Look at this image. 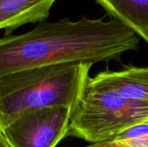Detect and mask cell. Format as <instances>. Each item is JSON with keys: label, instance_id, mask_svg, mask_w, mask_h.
Here are the masks:
<instances>
[{"label": "cell", "instance_id": "obj_1", "mask_svg": "<svg viewBox=\"0 0 148 147\" xmlns=\"http://www.w3.org/2000/svg\"><path fill=\"white\" fill-rule=\"evenodd\" d=\"M139 43V36L114 18L45 20L26 33L0 37V78L32 68L117 60Z\"/></svg>", "mask_w": 148, "mask_h": 147}, {"label": "cell", "instance_id": "obj_2", "mask_svg": "<svg viewBox=\"0 0 148 147\" xmlns=\"http://www.w3.org/2000/svg\"><path fill=\"white\" fill-rule=\"evenodd\" d=\"M91 64L62 63L16 71L0 78V129L28 112L49 107L75 109Z\"/></svg>", "mask_w": 148, "mask_h": 147}, {"label": "cell", "instance_id": "obj_3", "mask_svg": "<svg viewBox=\"0 0 148 147\" xmlns=\"http://www.w3.org/2000/svg\"><path fill=\"white\" fill-rule=\"evenodd\" d=\"M146 122L148 104L126 100L87 83L72 113L67 136L95 145L108 142L117 133Z\"/></svg>", "mask_w": 148, "mask_h": 147}, {"label": "cell", "instance_id": "obj_4", "mask_svg": "<svg viewBox=\"0 0 148 147\" xmlns=\"http://www.w3.org/2000/svg\"><path fill=\"white\" fill-rule=\"evenodd\" d=\"M74 108L49 107L28 112L1 128L10 147H56L69 132Z\"/></svg>", "mask_w": 148, "mask_h": 147}, {"label": "cell", "instance_id": "obj_5", "mask_svg": "<svg viewBox=\"0 0 148 147\" xmlns=\"http://www.w3.org/2000/svg\"><path fill=\"white\" fill-rule=\"evenodd\" d=\"M88 85L115 93L131 101L148 104V67L103 71L93 78L89 77Z\"/></svg>", "mask_w": 148, "mask_h": 147}, {"label": "cell", "instance_id": "obj_6", "mask_svg": "<svg viewBox=\"0 0 148 147\" xmlns=\"http://www.w3.org/2000/svg\"><path fill=\"white\" fill-rule=\"evenodd\" d=\"M56 0H0V29L5 36L26 23L45 21Z\"/></svg>", "mask_w": 148, "mask_h": 147}, {"label": "cell", "instance_id": "obj_7", "mask_svg": "<svg viewBox=\"0 0 148 147\" xmlns=\"http://www.w3.org/2000/svg\"><path fill=\"white\" fill-rule=\"evenodd\" d=\"M114 19L148 42V0H95Z\"/></svg>", "mask_w": 148, "mask_h": 147}, {"label": "cell", "instance_id": "obj_8", "mask_svg": "<svg viewBox=\"0 0 148 147\" xmlns=\"http://www.w3.org/2000/svg\"><path fill=\"white\" fill-rule=\"evenodd\" d=\"M148 136V122L137 125L127 128L116 135L113 136L108 142H117V141H127L137 139L140 138Z\"/></svg>", "mask_w": 148, "mask_h": 147}, {"label": "cell", "instance_id": "obj_9", "mask_svg": "<svg viewBox=\"0 0 148 147\" xmlns=\"http://www.w3.org/2000/svg\"><path fill=\"white\" fill-rule=\"evenodd\" d=\"M86 147H148V136L127 141L103 142Z\"/></svg>", "mask_w": 148, "mask_h": 147}, {"label": "cell", "instance_id": "obj_10", "mask_svg": "<svg viewBox=\"0 0 148 147\" xmlns=\"http://www.w3.org/2000/svg\"><path fill=\"white\" fill-rule=\"evenodd\" d=\"M0 147H10V145L8 144V142L6 141L1 129H0Z\"/></svg>", "mask_w": 148, "mask_h": 147}, {"label": "cell", "instance_id": "obj_11", "mask_svg": "<svg viewBox=\"0 0 148 147\" xmlns=\"http://www.w3.org/2000/svg\"><path fill=\"white\" fill-rule=\"evenodd\" d=\"M147 43H148V42H147Z\"/></svg>", "mask_w": 148, "mask_h": 147}]
</instances>
